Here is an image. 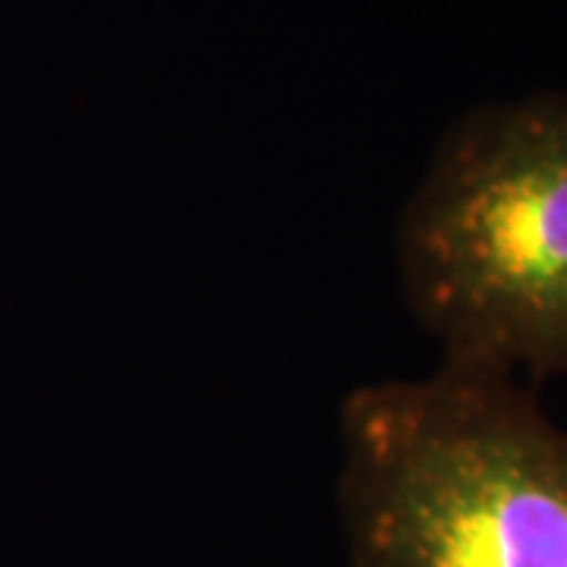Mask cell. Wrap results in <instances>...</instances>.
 <instances>
[{"instance_id":"obj_1","label":"cell","mask_w":567,"mask_h":567,"mask_svg":"<svg viewBox=\"0 0 567 567\" xmlns=\"http://www.w3.org/2000/svg\"><path fill=\"white\" fill-rule=\"evenodd\" d=\"M353 567H567V429L517 379L442 363L341 406Z\"/></svg>"},{"instance_id":"obj_2","label":"cell","mask_w":567,"mask_h":567,"mask_svg":"<svg viewBox=\"0 0 567 567\" xmlns=\"http://www.w3.org/2000/svg\"><path fill=\"white\" fill-rule=\"evenodd\" d=\"M406 303L442 363L567 372V92L451 126L398 227Z\"/></svg>"}]
</instances>
